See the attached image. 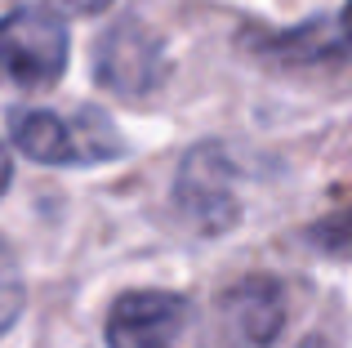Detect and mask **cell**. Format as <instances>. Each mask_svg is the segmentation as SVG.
I'll use <instances>...</instances> for the list:
<instances>
[{
    "label": "cell",
    "instance_id": "cell-9",
    "mask_svg": "<svg viewBox=\"0 0 352 348\" xmlns=\"http://www.w3.org/2000/svg\"><path fill=\"white\" fill-rule=\"evenodd\" d=\"M54 5H58L63 14H80V18H89V14H103L112 0H54Z\"/></svg>",
    "mask_w": 352,
    "mask_h": 348
},
{
    "label": "cell",
    "instance_id": "cell-10",
    "mask_svg": "<svg viewBox=\"0 0 352 348\" xmlns=\"http://www.w3.org/2000/svg\"><path fill=\"white\" fill-rule=\"evenodd\" d=\"M9 179H14V161H9L5 143H0V197H5V192H9Z\"/></svg>",
    "mask_w": 352,
    "mask_h": 348
},
{
    "label": "cell",
    "instance_id": "cell-2",
    "mask_svg": "<svg viewBox=\"0 0 352 348\" xmlns=\"http://www.w3.org/2000/svg\"><path fill=\"white\" fill-rule=\"evenodd\" d=\"M67 27L50 9H14L0 18V85L50 89L67 72Z\"/></svg>",
    "mask_w": 352,
    "mask_h": 348
},
{
    "label": "cell",
    "instance_id": "cell-6",
    "mask_svg": "<svg viewBox=\"0 0 352 348\" xmlns=\"http://www.w3.org/2000/svg\"><path fill=\"white\" fill-rule=\"evenodd\" d=\"M192 304L174 290H129L107 308V348H174Z\"/></svg>",
    "mask_w": 352,
    "mask_h": 348
},
{
    "label": "cell",
    "instance_id": "cell-8",
    "mask_svg": "<svg viewBox=\"0 0 352 348\" xmlns=\"http://www.w3.org/2000/svg\"><path fill=\"white\" fill-rule=\"evenodd\" d=\"M308 241L326 254H352V210L335 219H321V224L308 228Z\"/></svg>",
    "mask_w": 352,
    "mask_h": 348
},
{
    "label": "cell",
    "instance_id": "cell-4",
    "mask_svg": "<svg viewBox=\"0 0 352 348\" xmlns=\"http://www.w3.org/2000/svg\"><path fill=\"white\" fill-rule=\"evenodd\" d=\"M94 76L103 89L120 98H147L165 80V50L161 36L143 27L138 18H120L103 32L94 50Z\"/></svg>",
    "mask_w": 352,
    "mask_h": 348
},
{
    "label": "cell",
    "instance_id": "cell-7",
    "mask_svg": "<svg viewBox=\"0 0 352 348\" xmlns=\"http://www.w3.org/2000/svg\"><path fill=\"white\" fill-rule=\"evenodd\" d=\"M23 304H27L23 268H18V259H14V246L0 237V335L23 317Z\"/></svg>",
    "mask_w": 352,
    "mask_h": 348
},
{
    "label": "cell",
    "instance_id": "cell-5",
    "mask_svg": "<svg viewBox=\"0 0 352 348\" xmlns=\"http://www.w3.org/2000/svg\"><path fill=\"white\" fill-rule=\"evenodd\" d=\"M285 317H290L285 286L267 272H250V277L232 281L219 299L223 348H276Z\"/></svg>",
    "mask_w": 352,
    "mask_h": 348
},
{
    "label": "cell",
    "instance_id": "cell-3",
    "mask_svg": "<svg viewBox=\"0 0 352 348\" xmlns=\"http://www.w3.org/2000/svg\"><path fill=\"white\" fill-rule=\"evenodd\" d=\"M174 206L197 232L214 237L236 228L241 201H236V161L223 143H201L183 157L174 179Z\"/></svg>",
    "mask_w": 352,
    "mask_h": 348
},
{
    "label": "cell",
    "instance_id": "cell-11",
    "mask_svg": "<svg viewBox=\"0 0 352 348\" xmlns=\"http://www.w3.org/2000/svg\"><path fill=\"white\" fill-rule=\"evenodd\" d=\"M339 27H344V36H348V45H352V0L344 5V14H339Z\"/></svg>",
    "mask_w": 352,
    "mask_h": 348
},
{
    "label": "cell",
    "instance_id": "cell-1",
    "mask_svg": "<svg viewBox=\"0 0 352 348\" xmlns=\"http://www.w3.org/2000/svg\"><path fill=\"white\" fill-rule=\"evenodd\" d=\"M9 139L23 157L41 166H94L125 152L120 134L94 107H80L76 121H63L50 107H14L9 112Z\"/></svg>",
    "mask_w": 352,
    "mask_h": 348
}]
</instances>
